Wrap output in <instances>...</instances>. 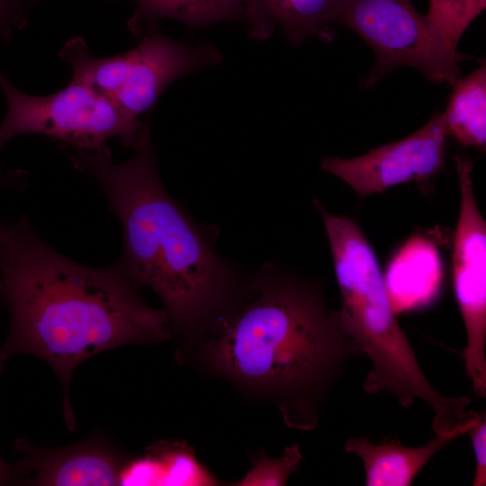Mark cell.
I'll return each instance as SVG.
<instances>
[{
    "label": "cell",
    "instance_id": "obj_1",
    "mask_svg": "<svg viewBox=\"0 0 486 486\" xmlns=\"http://www.w3.org/2000/svg\"><path fill=\"white\" fill-rule=\"evenodd\" d=\"M139 288L119 260L90 267L60 255L26 215L1 223L0 309L8 312L9 330L0 357L32 355L53 369L63 388L68 428L75 427L69 382L82 362L168 337L166 310L148 306Z\"/></svg>",
    "mask_w": 486,
    "mask_h": 486
},
{
    "label": "cell",
    "instance_id": "obj_2",
    "mask_svg": "<svg viewBox=\"0 0 486 486\" xmlns=\"http://www.w3.org/2000/svg\"><path fill=\"white\" fill-rule=\"evenodd\" d=\"M248 286L250 301L212 328L204 358L218 373L274 398L289 426L312 429L347 364L364 353L308 279L268 263Z\"/></svg>",
    "mask_w": 486,
    "mask_h": 486
},
{
    "label": "cell",
    "instance_id": "obj_3",
    "mask_svg": "<svg viewBox=\"0 0 486 486\" xmlns=\"http://www.w3.org/2000/svg\"><path fill=\"white\" fill-rule=\"evenodd\" d=\"M134 149L122 164L113 163L106 144L76 150L70 158L94 176L122 221L119 261L140 287L159 296L169 327L184 332L212 328L248 289L243 274L216 252L214 235L166 190L147 124Z\"/></svg>",
    "mask_w": 486,
    "mask_h": 486
},
{
    "label": "cell",
    "instance_id": "obj_4",
    "mask_svg": "<svg viewBox=\"0 0 486 486\" xmlns=\"http://www.w3.org/2000/svg\"><path fill=\"white\" fill-rule=\"evenodd\" d=\"M313 202L332 254L341 323L373 364L364 391L390 393L406 409L420 399L434 411L436 435L458 430L468 420L471 399L446 397L432 387L399 325L377 256L362 230L353 220L328 212L318 200Z\"/></svg>",
    "mask_w": 486,
    "mask_h": 486
},
{
    "label": "cell",
    "instance_id": "obj_5",
    "mask_svg": "<svg viewBox=\"0 0 486 486\" xmlns=\"http://www.w3.org/2000/svg\"><path fill=\"white\" fill-rule=\"evenodd\" d=\"M60 58L76 79L103 94L124 112L139 118L176 79L221 62L214 46H190L153 27L134 49L111 58H94L79 37L67 41Z\"/></svg>",
    "mask_w": 486,
    "mask_h": 486
},
{
    "label": "cell",
    "instance_id": "obj_6",
    "mask_svg": "<svg viewBox=\"0 0 486 486\" xmlns=\"http://www.w3.org/2000/svg\"><path fill=\"white\" fill-rule=\"evenodd\" d=\"M0 89L7 105L0 124V142L22 134H42L76 150H93L119 138L136 146L145 123L94 90L74 79L58 93L35 96L24 94L0 72Z\"/></svg>",
    "mask_w": 486,
    "mask_h": 486
},
{
    "label": "cell",
    "instance_id": "obj_7",
    "mask_svg": "<svg viewBox=\"0 0 486 486\" xmlns=\"http://www.w3.org/2000/svg\"><path fill=\"white\" fill-rule=\"evenodd\" d=\"M335 24L354 32L374 53L365 87L400 67L420 71L432 84L453 86L461 77L459 63L469 58L451 52L410 0H340Z\"/></svg>",
    "mask_w": 486,
    "mask_h": 486
},
{
    "label": "cell",
    "instance_id": "obj_8",
    "mask_svg": "<svg viewBox=\"0 0 486 486\" xmlns=\"http://www.w3.org/2000/svg\"><path fill=\"white\" fill-rule=\"evenodd\" d=\"M460 185V210L453 248L455 298L466 331L463 351L467 376L479 397L486 396V222L479 210L472 184V163L455 156Z\"/></svg>",
    "mask_w": 486,
    "mask_h": 486
},
{
    "label": "cell",
    "instance_id": "obj_9",
    "mask_svg": "<svg viewBox=\"0 0 486 486\" xmlns=\"http://www.w3.org/2000/svg\"><path fill=\"white\" fill-rule=\"evenodd\" d=\"M443 112H436L410 136L351 158L325 157L321 168L348 184L359 197L382 194L395 185L424 182L445 166L446 137Z\"/></svg>",
    "mask_w": 486,
    "mask_h": 486
},
{
    "label": "cell",
    "instance_id": "obj_10",
    "mask_svg": "<svg viewBox=\"0 0 486 486\" xmlns=\"http://www.w3.org/2000/svg\"><path fill=\"white\" fill-rule=\"evenodd\" d=\"M22 458L14 466V483L54 486L120 485L126 463L104 439L91 438L63 448L45 449L19 439Z\"/></svg>",
    "mask_w": 486,
    "mask_h": 486
},
{
    "label": "cell",
    "instance_id": "obj_11",
    "mask_svg": "<svg viewBox=\"0 0 486 486\" xmlns=\"http://www.w3.org/2000/svg\"><path fill=\"white\" fill-rule=\"evenodd\" d=\"M244 16L250 34L268 38L276 27L287 40L300 46L310 38L335 39L332 25L340 0H243Z\"/></svg>",
    "mask_w": 486,
    "mask_h": 486
},
{
    "label": "cell",
    "instance_id": "obj_12",
    "mask_svg": "<svg viewBox=\"0 0 486 486\" xmlns=\"http://www.w3.org/2000/svg\"><path fill=\"white\" fill-rule=\"evenodd\" d=\"M464 434L466 431L462 430L436 435L426 445L418 447L402 446L396 439L374 444L367 437H349L345 442V451L361 458L366 486H410L432 457Z\"/></svg>",
    "mask_w": 486,
    "mask_h": 486
},
{
    "label": "cell",
    "instance_id": "obj_13",
    "mask_svg": "<svg viewBox=\"0 0 486 486\" xmlns=\"http://www.w3.org/2000/svg\"><path fill=\"white\" fill-rule=\"evenodd\" d=\"M444 113L448 134L466 147L486 148V63L453 86Z\"/></svg>",
    "mask_w": 486,
    "mask_h": 486
},
{
    "label": "cell",
    "instance_id": "obj_14",
    "mask_svg": "<svg viewBox=\"0 0 486 486\" xmlns=\"http://www.w3.org/2000/svg\"><path fill=\"white\" fill-rule=\"evenodd\" d=\"M137 11L132 21L156 22L161 18L203 27L243 18V0H133Z\"/></svg>",
    "mask_w": 486,
    "mask_h": 486
},
{
    "label": "cell",
    "instance_id": "obj_15",
    "mask_svg": "<svg viewBox=\"0 0 486 486\" xmlns=\"http://www.w3.org/2000/svg\"><path fill=\"white\" fill-rule=\"evenodd\" d=\"M149 485H210L215 479L195 459L192 449L180 442H159L144 457Z\"/></svg>",
    "mask_w": 486,
    "mask_h": 486
},
{
    "label": "cell",
    "instance_id": "obj_16",
    "mask_svg": "<svg viewBox=\"0 0 486 486\" xmlns=\"http://www.w3.org/2000/svg\"><path fill=\"white\" fill-rule=\"evenodd\" d=\"M486 7V0H429L426 15L445 46L458 53V43L466 29Z\"/></svg>",
    "mask_w": 486,
    "mask_h": 486
},
{
    "label": "cell",
    "instance_id": "obj_17",
    "mask_svg": "<svg viewBox=\"0 0 486 486\" xmlns=\"http://www.w3.org/2000/svg\"><path fill=\"white\" fill-rule=\"evenodd\" d=\"M302 459L297 444L287 446L284 454L278 458L259 454L252 469L237 485H285L290 475L300 468Z\"/></svg>",
    "mask_w": 486,
    "mask_h": 486
},
{
    "label": "cell",
    "instance_id": "obj_18",
    "mask_svg": "<svg viewBox=\"0 0 486 486\" xmlns=\"http://www.w3.org/2000/svg\"><path fill=\"white\" fill-rule=\"evenodd\" d=\"M472 444L475 457V472L472 486L486 485V418L485 412L478 414L467 433Z\"/></svg>",
    "mask_w": 486,
    "mask_h": 486
},
{
    "label": "cell",
    "instance_id": "obj_19",
    "mask_svg": "<svg viewBox=\"0 0 486 486\" xmlns=\"http://www.w3.org/2000/svg\"><path fill=\"white\" fill-rule=\"evenodd\" d=\"M25 0H0V37L9 40L25 23Z\"/></svg>",
    "mask_w": 486,
    "mask_h": 486
},
{
    "label": "cell",
    "instance_id": "obj_20",
    "mask_svg": "<svg viewBox=\"0 0 486 486\" xmlns=\"http://www.w3.org/2000/svg\"><path fill=\"white\" fill-rule=\"evenodd\" d=\"M4 362L0 357V374L2 373L4 365ZM14 482V474L13 464H9L4 462L0 458V485L2 484H11Z\"/></svg>",
    "mask_w": 486,
    "mask_h": 486
},
{
    "label": "cell",
    "instance_id": "obj_21",
    "mask_svg": "<svg viewBox=\"0 0 486 486\" xmlns=\"http://www.w3.org/2000/svg\"><path fill=\"white\" fill-rule=\"evenodd\" d=\"M3 147L4 145L0 142V149ZM20 180H21L20 172L12 171V172H7L6 174H2L0 172V187L18 184V182Z\"/></svg>",
    "mask_w": 486,
    "mask_h": 486
},
{
    "label": "cell",
    "instance_id": "obj_22",
    "mask_svg": "<svg viewBox=\"0 0 486 486\" xmlns=\"http://www.w3.org/2000/svg\"><path fill=\"white\" fill-rule=\"evenodd\" d=\"M25 1H26V3H31L32 4V3H36V2L40 1V0H25Z\"/></svg>",
    "mask_w": 486,
    "mask_h": 486
}]
</instances>
